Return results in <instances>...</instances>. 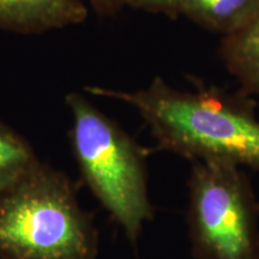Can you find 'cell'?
I'll use <instances>...</instances> for the list:
<instances>
[{"mask_svg":"<svg viewBox=\"0 0 259 259\" xmlns=\"http://www.w3.org/2000/svg\"><path fill=\"white\" fill-rule=\"evenodd\" d=\"M84 90L137 109L156 150L191 162L221 161L259 169V120L255 102L247 94L227 93L202 83L194 90H179L161 77L136 92L96 85Z\"/></svg>","mask_w":259,"mask_h":259,"instance_id":"obj_1","label":"cell"},{"mask_svg":"<svg viewBox=\"0 0 259 259\" xmlns=\"http://www.w3.org/2000/svg\"><path fill=\"white\" fill-rule=\"evenodd\" d=\"M99 233L73 183L45 163L0 193V258L95 259Z\"/></svg>","mask_w":259,"mask_h":259,"instance_id":"obj_2","label":"cell"},{"mask_svg":"<svg viewBox=\"0 0 259 259\" xmlns=\"http://www.w3.org/2000/svg\"><path fill=\"white\" fill-rule=\"evenodd\" d=\"M72 115L70 141L80 177L131 244L154 218L148 150L79 93L65 96Z\"/></svg>","mask_w":259,"mask_h":259,"instance_id":"obj_3","label":"cell"},{"mask_svg":"<svg viewBox=\"0 0 259 259\" xmlns=\"http://www.w3.org/2000/svg\"><path fill=\"white\" fill-rule=\"evenodd\" d=\"M187 189V232L194 259H259V203L241 167L192 162Z\"/></svg>","mask_w":259,"mask_h":259,"instance_id":"obj_4","label":"cell"},{"mask_svg":"<svg viewBox=\"0 0 259 259\" xmlns=\"http://www.w3.org/2000/svg\"><path fill=\"white\" fill-rule=\"evenodd\" d=\"M87 17L84 0H0V29L19 34L66 28Z\"/></svg>","mask_w":259,"mask_h":259,"instance_id":"obj_5","label":"cell"},{"mask_svg":"<svg viewBox=\"0 0 259 259\" xmlns=\"http://www.w3.org/2000/svg\"><path fill=\"white\" fill-rule=\"evenodd\" d=\"M220 56L241 92L259 96V8L242 27L223 36Z\"/></svg>","mask_w":259,"mask_h":259,"instance_id":"obj_6","label":"cell"},{"mask_svg":"<svg viewBox=\"0 0 259 259\" xmlns=\"http://www.w3.org/2000/svg\"><path fill=\"white\" fill-rule=\"evenodd\" d=\"M259 8V0H183L180 16L206 30L232 34Z\"/></svg>","mask_w":259,"mask_h":259,"instance_id":"obj_7","label":"cell"},{"mask_svg":"<svg viewBox=\"0 0 259 259\" xmlns=\"http://www.w3.org/2000/svg\"><path fill=\"white\" fill-rule=\"evenodd\" d=\"M40 163L27 139L0 121V193L14 187Z\"/></svg>","mask_w":259,"mask_h":259,"instance_id":"obj_8","label":"cell"},{"mask_svg":"<svg viewBox=\"0 0 259 259\" xmlns=\"http://www.w3.org/2000/svg\"><path fill=\"white\" fill-rule=\"evenodd\" d=\"M122 5L136 10L164 15L171 19L180 16L183 0H121Z\"/></svg>","mask_w":259,"mask_h":259,"instance_id":"obj_9","label":"cell"},{"mask_svg":"<svg viewBox=\"0 0 259 259\" xmlns=\"http://www.w3.org/2000/svg\"><path fill=\"white\" fill-rule=\"evenodd\" d=\"M99 15L113 17L124 8L121 0H85Z\"/></svg>","mask_w":259,"mask_h":259,"instance_id":"obj_10","label":"cell"}]
</instances>
